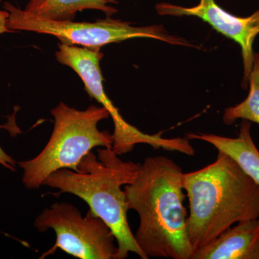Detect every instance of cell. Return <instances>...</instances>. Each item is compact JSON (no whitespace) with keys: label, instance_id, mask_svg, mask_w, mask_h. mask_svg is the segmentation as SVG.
<instances>
[{"label":"cell","instance_id":"cell-8","mask_svg":"<svg viewBox=\"0 0 259 259\" xmlns=\"http://www.w3.org/2000/svg\"><path fill=\"white\" fill-rule=\"evenodd\" d=\"M155 8L162 16H190L201 19L214 30L238 44L243 59L242 88H248L254 59L253 44L259 35V9L248 17L236 16L221 8L215 0H199L198 4L189 8L160 3Z\"/></svg>","mask_w":259,"mask_h":259},{"label":"cell","instance_id":"cell-11","mask_svg":"<svg viewBox=\"0 0 259 259\" xmlns=\"http://www.w3.org/2000/svg\"><path fill=\"white\" fill-rule=\"evenodd\" d=\"M117 3L116 0H30L25 10L40 18L66 21L85 10H100L111 17L117 12L112 5Z\"/></svg>","mask_w":259,"mask_h":259},{"label":"cell","instance_id":"cell-10","mask_svg":"<svg viewBox=\"0 0 259 259\" xmlns=\"http://www.w3.org/2000/svg\"><path fill=\"white\" fill-rule=\"evenodd\" d=\"M251 122L243 120L236 138L209 134H187L190 140H199L212 145L218 151L231 156L259 186V151L250 134Z\"/></svg>","mask_w":259,"mask_h":259},{"label":"cell","instance_id":"cell-5","mask_svg":"<svg viewBox=\"0 0 259 259\" xmlns=\"http://www.w3.org/2000/svg\"><path fill=\"white\" fill-rule=\"evenodd\" d=\"M4 10L9 13L8 27L13 32L25 30L55 36L61 44L100 49L107 44L120 42L132 38H152L182 47H194L182 37L170 35L163 25L136 27L127 22L110 17L95 23L57 21L48 20L5 3Z\"/></svg>","mask_w":259,"mask_h":259},{"label":"cell","instance_id":"cell-14","mask_svg":"<svg viewBox=\"0 0 259 259\" xmlns=\"http://www.w3.org/2000/svg\"><path fill=\"white\" fill-rule=\"evenodd\" d=\"M9 13L7 10H0V35L5 32H13L8 27Z\"/></svg>","mask_w":259,"mask_h":259},{"label":"cell","instance_id":"cell-3","mask_svg":"<svg viewBox=\"0 0 259 259\" xmlns=\"http://www.w3.org/2000/svg\"><path fill=\"white\" fill-rule=\"evenodd\" d=\"M139 163L122 161L112 147L97 149V156L89 153L77 171L63 168L53 173L44 185L58 189V194L69 193L83 199L95 215L112 230L117 242V259L130 253L148 259L135 239L127 220V198L124 188L134 181Z\"/></svg>","mask_w":259,"mask_h":259},{"label":"cell","instance_id":"cell-9","mask_svg":"<svg viewBox=\"0 0 259 259\" xmlns=\"http://www.w3.org/2000/svg\"><path fill=\"white\" fill-rule=\"evenodd\" d=\"M192 259H259V218L236 223Z\"/></svg>","mask_w":259,"mask_h":259},{"label":"cell","instance_id":"cell-13","mask_svg":"<svg viewBox=\"0 0 259 259\" xmlns=\"http://www.w3.org/2000/svg\"><path fill=\"white\" fill-rule=\"evenodd\" d=\"M1 128L8 130L10 134L13 135V136L21 133V131L19 129V127L16 125V122H15V115L13 116L12 118H10L8 123L5 124V125H0V129ZM16 163L14 158L11 157L10 155L5 152L4 150L0 146V165L4 166L5 168L10 170V171H15Z\"/></svg>","mask_w":259,"mask_h":259},{"label":"cell","instance_id":"cell-1","mask_svg":"<svg viewBox=\"0 0 259 259\" xmlns=\"http://www.w3.org/2000/svg\"><path fill=\"white\" fill-rule=\"evenodd\" d=\"M182 168L166 156L139 163L134 181L124 187L128 209L139 214L135 239L147 258L192 259Z\"/></svg>","mask_w":259,"mask_h":259},{"label":"cell","instance_id":"cell-2","mask_svg":"<svg viewBox=\"0 0 259 259\" xmlns=\"http://www.w3.org/2000/svg\"><path fill=\"white\" fill-rule=\"evenodd\" d=\"M189 201V239L194 252L233 225L259 218V186L226 153L197 171L184 173Z\"/></svg>","mask_w":259,"mask_h":259},{"label":"cell","instance_id":"cell-15","mask_svg":"<svg viewBox=\"0 0 259 259\" xmlns=\"http://www.w3.org/2000/svg\"><path fill=\"white\" fill-rule=\"evenodd\" d=\"M1 2H2V0H0V3H1Z\"/></svg>","mask_w":259,"mask_h":259},{"label":"cell","instance_id":"cell-4","mask_svg":"<svg viewBox=\"0 0 259 259\" xmlns=\"http://www.w3.org/2000/svg\"><path fill=\"white\" fill-rule=\"evenodd\" d=\"M51 113L54 127L47 144L35 157L18 163L23 170V185L29 190L38 189L59 170L77 171L80 161L93 148H110L113 143L112 134L98 128L99 122L110 117L104 107L79 110L61 102Z\"/></svg>","mask_w":259,"mask_h":259},{"label":"cell","instance_id":"cell-12","mask_svg":"<svg viewBox=\"0 0 259 259\" xmlns=\"http://www.w3.org/2000/svg\"><path fill=\"white\" fill-rule=\"evenodd\" d=\"M248 86L249 93L246 98L225 110L223 120L226 125H232L240 119L259 125V53H255Z\"/></svg>","mask_w":259,"mask_h":259},{"label":"cell","instance_id":"cell-6","mask_svg":"<svg viewBox=\"0 0 259 259\" xmlns=\"http://www.w3.org/2000/svg\"><path fill=\"white\" fill-rule=\"evenodd\" d=\"M100 49L59 44L56 57L60 64L74 70L82 80L85 90L91 98L105 107L114 124L112 149L119 156L131 153L138 144H147L154 149H163L194 156L195 150L187 138L166 139L160 134L149 135L124 120L118 109L105 93L100 61L103 58Z\"/></svg>","mask_w":259,"mask_h":259},{"label":"cell","instance_id":"cell-7","mask_svg":"<svg viewBox=\"0 0 259 259\" xmlns=\"http://www.w3.org/2000/svg\"><path fill=\"white\" fill-rule=\"evenodd\" d=\"M34 226L40 233L55 232V243L40 259L58 249L81 259H117L118 248L112 230L90 209L83 216L71 204L55 202L37 216Z\"/></svg>","mask_w":259,"mask_h":259}]
</instances>
